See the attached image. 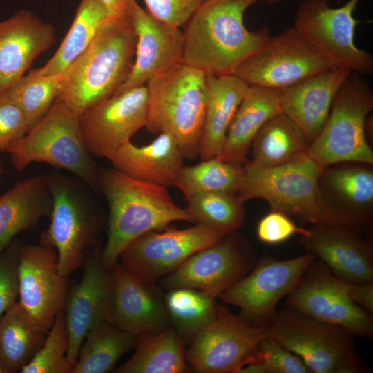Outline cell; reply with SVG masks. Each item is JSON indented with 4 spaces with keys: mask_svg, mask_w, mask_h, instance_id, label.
Segmentation results:
<instances>
[{
    "mask_svg": "<svg viewBox=\"0 0 373 373\" xmlns=\"http://www.w3.org/2000/svg\"><path fill=\"white\" fill-rule=\"evenodd\" d=\"M260 0H204L183 32L182 62L207 74L232 75L237 66L269 39L265 26L251 31L246 10Z\"/></svg>",
    "mask_w": 373,
    "mask_h": 373,
    "instance_id": "6da1fadb",
    "label": "cell"
},
{
    "mask_svg": "<svg viewBox=\"0 0 373 373\" xmlns=\"http://www.w3.org/2000/svg\"><path fill=\"white\" fill-rule=\"evenodd\" d=\"M97 182L109 207L107 241L100 254L102 264L109 271L122 251L138 237L162 230L173 222H195L186 208L174 202L166 187L133 178L114 169L98 172Z\"/></svg>",
    "mask_w": 373,
    "mask_h": 373,
    "instance_id": "7a4b0ae2",
    "label": "cell"
},
{
    "mask_svg": "<svg viewBox=\"0 0 373 373\" xmlns=\"http://www.w3.org/2000/svg\"><path fill=\"white\" fill-rule=\"evenodd\" d=\"M135 46L129 15L107 19L87 48L63 72L56 100L79 116L114 95L129 74Z\"/></svg>",
    "mask_w": 373,
    "mask_h": 373,
    "instance_id": "3957f363",
    "label": "cell"
},
{
    "mask_svg": "<svg viewBox=\"0 0 373 373\" xmlns=\"http://www.w3.org/2000/svg\"><path fill=\"white\" fill-rule=\"evenodd\" d=\"M146 126L154 134L168 133L184 158L200 153L207 99V73L184 62L153 77L146 84Z\"/></svg>",
    "mask_w": 373,
    "mask_h": 373,
    "instance_id": "277c9868",
    "label": "cell"
},
{
    "mask_svg": "<svg viewBox=\"0 0 373 373\" xmlns=\"http://www.w3.org/2000/svg\"><path fill=\"white\" fill-rule=\"evenodd\" d=\"M323 169L307 153L274 167H259L248 162L242 166L237 196L242 203L262 199L271 211L312 226L338 227L321 198L318 179Z\"/></svg>",
    "mask_w": 373,
    "mask_h": 373,
    "instance_id": "5b68a950",
    "label": "cell"
},
{
    "mask_svg": "<svg viewBox=\"0 0 373 373\" xmlns=\"http://www.w3.org/2000/svg\"><path fill=\"white\" fill-rule=\"evenodd\" d=\"M6 151L18 171L43 162L70 171L94 189H99L98 172L84 142L79 116L59 101L55 100L48 113Z\"/></svg>",
    "mask_w": 373,
    "mask_h": 373,
    "instance_id": "8992f818",
    "label": "cell"
},
{
    "mask_svg": "<svg viewBox=\"0 0 373 373\" xmlns=\"http://www.w3.org/2000/svg\"><path fill=\"white\" fill-rule=\"evenodd\" d=\"M373 109V90L361 74L352 72L337 92L322 131L307 154L321 166L341 162L373 164L367 138V119Z\"/></svg>",
    "mask_w": 373,
    "mask_h": 373,
    "instance_id": "52a82bcc",
    "label": "cell"
},
{
    "mask_svg": "<svg viewBox=\"0 0 373 373\" xmlns=\"http://www.w3.org/2000/svg\"><path fill=\"white\" fill-rule=\"evenodd\" d=\"M267 329L269 336L298 356L311 373L364 372L354 336L343 327L287 307L275 314Z\"/></svg>",
    "mask_w": 373,
    "mask_h": 373,
    "instance_id": "ba28073f",
    "label": "cell"
},
{
    "mask_svg": "<svg viewBox=\"0 0 373 373\" xmlns=\"http://www.w3.org/2000/svg\"><path fill=\"white\" fill-rule=\"evenodd\" d=\"M336 66L293 26L271 36L232 75L249 86L279 90Z\"/></svg>",
    "mask_w": 373,
    "mask_h": 373,
    "instance_id": "9c48e42d",
    "label": "cell"
},
{
    "mask_svg": "<svg viewBox=\"0 0 373 373\" xmlns=\"http://www.w3.org/2000/svg\"><path fill=\"white\" fill-rule=\"evenodd\" d=\"M267 325H257L217 305L213 319L191 337L189 363L202 373H237L253 361Z\"/></svg>",
    "mask_w": 373,
    "mask_h": 373,
    "instance_id": "30bf717a",
    "label": "cell"
},
{
    "mask_svg": "<svg viewBox=\"0 0 373 373\" xmlns=\"http://www.w3.org/2000/svg\"><path fill=\"white\" fill-rule=\"evenodd\" d=\"M227 231L204 223L184 229L149 231L128 245L119 258L122 266L140 281L155 285L190 256L225 236Z\"/></svg>",
    "mask_w": 373,
    "mask_h": 373,
    "instance_id": "8fae6325",
    "label": "cell"
},
{
    "mask_svg": "<svg viewBox=\"0 0 373 373\" xmlns=\"http://www.w3.org/2000/svg\"><path fill=\"white\" fill-rule=\"evenodd\" d=\"M360 1L348 0L339 8H332L328 0H303L294 26L337 66L370 75L373 71V57L355 44L360 21L354 12Z\"/></svg>",
    "mask_w": 373,
    "mask_h": 373,
    "instance_id": "7c38bea8",
    "label": "cell"
},
{
    "mask_svg": "<svg viewBox=\"0 0 373 373\" xmlns=\"http://www.w3.org/2000/svg\"><path fill=\"white\" fill-rule=\"evenodd\" d=\"M351 283L314 260L286 296L287 307L343 327L354 336L371 338L372 315L352 301Z\"/></svg>",
    "mask_w": 373,
    "mask_h": 373,
    "instance_id": "4fadbf2b",
    "label": "cell"
},
{
    "mask_svg": "<svg viewBox=\"0 0 373 373\" xmlns=\"http://www.w3.org/2000/svg\"><path fill=\"white\" fill-rule=\"evenodd\" d=\"M316 256L309 252L289 260L264 256L253 269L219 297L239 307L246 321L267 325L279 301L296 285Z\"/></svg>",
    "mask_w": 373,
    "mask_h": 373,
    "instance_id": "5bb4252c",
    "label": "cell"
},
{
    "mask_svg": "<svg viewBox=\"0 0 373 373\" xmlns=\"http://www.w3.org/2000/svg\"><path fill=\"white\" fill-rule=\"evenodd\" d=\"M256 265L253 248L230 232L216 243L190 256L166 275L164 288H191L216 298L246 276Z\"/></svg>",
    "mask_w": 373,
    "mask_h": 373,
    "instance_id": "9a60e30c",
    "label": "cell"
},
{
    "mask_svg": "<svg viewBox=\"0 0 373 373\" xmlns=\"http://www.w3.org/2000/svg\"><path fill=\"white\" fill-rule=\"evenodd\" d=\"M48 182L50 224L41 235V242L57 250L59 272L68 278L83 265L85 249L97 238L99 221L69 181L57 175H48Z\"/></svg>",
    "mask_w": 373,
    "mask_h": 373,
    "instance_id": "2e32d148",
    "label": "cell"
},
{
    "mask_svg": "<svg viewBox=\"0 0 373 373\" xmlns=\"http://www.w3.org/2000/svg\"><path fill=\"white\" fill-rule=\"evenodd\" d=\"M148 102L144 85L114 95L81 114L80 131L89 153L109 160L146 126Z\"/></svg>",
    "mask_w": 373,
    "mask_h": 373,
    "instance_id": "e0dca14e",
    "label": "cell"
},
{
    "mask_svg": "<svg viewBox=\"0 0 373 373\" xmlns=\"http://www.w3.org/2000/svg\"><path fill=\"white\" fill-rule=\"evenodd\" d=\"M18 280L20 304L48 332L68 294L66 278L59 272L55 249L41 242L21 247Z\"/></svg>",
    "mask_w": 373,
    "mask_h": 373,
    "instance_id": "ac0fdd59",
    "label": "cell"
},
{
    "mask_svg": "<svg viewBox=\"0 0 373 373\" xmlns=\"http://www.w3.org/2000/svg\"><path fill=\"white\" fill-rule=\"evenodd\" d=\"M372 164L341 162L323 169L318 179L322 202L338 227L360 233L373 216Z\"/></svg>",
    "mask_w": 373,
    "mask_h": 373,
    "instance_id": "d6986e66",
    "label": "cell"
},
{
    "mask_svg": "<svg viewBox=\"0 0 373 373\" xmlns=\"http://www.w3.org/2000/svg\"><path fill=\"white\" fill-rule=\"evenodd\" d=\"M81 280L67 294L65 320L68 335L66 358L73 367L88 332L108 321L111 280L110 271L95 251L84 259Z\"/></svg>",
    "mask_w": 373,
    "mask_h": 373,
    "instance_id": "ffe728a7",
    "label": "cell"
},
{
    "mask_svg": "<svg viewBox=\"0 0 373 373\" xmlns=\"http://www.w3.org/2000/svg\"><path fill=\"white\" fill-rule=\"evenodd\" d=\"M129 17L136 35L135 59L115 95L144 86L153 77L182 62L184 39L180 28L156 19L137 3Z\"/></svg>",
    "mask_w": 373,
    "mask_h": 373,
    "instance_id": "44dd1931",
    "label": "cell"
},
{
    "mask_svg": "<svg viewBox=\"0 0 373 373\" xmlns=\"http://www.w3.org/2000/svg\"><path fill=\"white\" fill-rule=\"evenodd\" d=\"M111 300L108 321L117 327L139 336L157 333L169 327V316L154 285L144 283L117 262L110 270Z\"/></svg>",
    "mask_w": 373,
    "mask_h": 373,
    "instance_id": "7402d4cb",
    "label": "cell"
},
{
    "mask_svg": "<svg viewBox=\"0 0 373 373\" xmlns=\"http://www.w3.org/2000/svg\"><path fill=\"white\" fill-rule=\"evenodd\" d=\"M55 41V30L30 10L21 9L0 21V94L26 73Z\"/></svg>",
    "mask_w": 373,
    "mask_h": 373,
    "instance_id": "603a6c76",
    "label": "cell"
},
{
    "mask_svg": "<svg viewBox=\"0 0 373 373\" xmlns=\"http://www.w3.org/2000/svg\"><path fill=\"white\" fill-rule=\"evenodd\" d=\"M351 73L345 67L336 66L279 89L282 113L300 128L309 144L322 131L333 100Z\"/></svg>",
    "mask_w": 373,
    "mask_h": 373,
    "instance_id": "cb8c5ba5",
    "label": "cell"
},
{
    "mask_svg": "<svg viewBox=\"0 0 373 373\" xmlns=\"http://www.w3.org/2000/svg\"><path fill=\"white\" fill-rule=\"evenodd\" d=\"M300 241L337 277L352 283L373 282L372 247L358 233L342 227L312 226Z\"/></svg>",
    "mask_w": 373,
    "mask_h": 373,
    "instance_id": "d4e9b609",
    "label": "cell"
},
{
    "mask_svg": "<svg viewBox=\"0 0 373 373\" xmlns=\"http://www.w3.org/2000/svg\"><path fill=\"white\" fill-rule=\"evenodd\" d=\"M184 159L174 138L160 133L145 146L125 143L109 160L114 169L129 177L168 188L175 186Z\"/></svg>",
    "mask_w": 373,
    "mask_h": 373,
    "instance_id": "484cf974",
    "label": "cell"
},
{
    "mask_svg": "<svg viewBox=\"0 0 373 373\" xmlns=\"http://www.w3.org/2000/svg\"><path fill=\"white\" fill-rule=\"evenodd\" d=\"M278 93L277 89L249 86L217 157L228 163L242 164L259 131L270 119L282 113Z\"/></svg>",
    "mask_w": 373,
    "mask_h": 373,
    "instance_id": "4316f807",
    "label": "cell"
},
{
    "mask_svg": "<svg viewBox=\"0 0 373 373\" xmlns=\"http://www.w3.org/2000/svg\"><path fill=\"white\" fill-rule=\"evenodd\" d=\"M51 210L48 175L23 180L0 195V254L17 233L50 216Z\"/></svg>",
    "mask_w": 373,
    "mask_h": 373,
    "instance_id": "83f0119b",
    "label": "cell"
},
{
    "mask_svg": "<svg viewBox=\"0 0 373 373\" xmlns=\"http://www.w3.org/2000/svg\"><path fill=\"white\" fill-rule=\"evenodd\" d=\"M207 99L200 156L217 157L249 85L234 75L207 74Z\"/></svg>",
    "mask_w": 373,
    "mask_h": 373,
    "instance_id": "f1b7e54d",
    "label": "cell"
},
{
    "mask_svg": "<svg viewBox=\"0 0 373 373\" xmlns=\"http://www.w3.org/2000/svg\"><path fill=\"white\" fill-rule=\"evenodd\" d=\"M24 309L15 303L0 318V361L4 373L28 364L42 346L46 334Z\"/></svg>",
    "mask_w": 373,
    "mask_h": 373,
    "instance_id": "f546056e",
    "label": "cell"
},
{
    "mask_svg": "<svg viewBox=\"0 0 373 373\" xmlns=\"http://www.w3.org/2000/svg\"><path fill=\"white\" fill-rule=\"evenodd\" d=\"M133 356L117 373H183L187 371L182 337L169 327L137 336Z\"/></svg>",
    "mask_w": 373,
    "mask_h": 373,
    "instance_id": "4dcf8cb0",
    "label": "cell"
},
{
    "mask_svg": "<svg viewBox=\"0 0 373 373\" xmlns=\"http://www.w3.org/2000/svg\"><path fill=\"white\" fill-rule=\"evenodd\" d=\"M309 142L300 128L280 113L259 131L251 144V164L274 167L307 153Z\"/></svg>",
    "mask_w": 373,
    "mask_h": 373,
    "instance_id": "1f68e13d",
    "label": "cell"
},
{
    "mask_svg": "<svg viewBox=\"0 0 373 373\" xmlns=\"http://www.w3.org/2000/svg\"><path fill=\"white\" fill-rule=\"evenodd\" d=\"M111 16L99 0H81L59 47L42 67L35 71L44 76L62 73L87 48L102 23Z\"/></svg>",
    "mask_w": 373,
    "mask_h": 373,
    "instance_id": "d6a6232c",
    "label": "cell"
},
{
    "mask_svg": "<svg viewBox=\"0 0 373 373\" xmlns=\"http://www.w3.org/2000/svg\"><path fill=\"white\" fill-rule=\"evenodd\" d=\"M70 373H106L137 341V336L106 321L90 329Z\"/></svg>",
    "mask_w": 373,
    "mask_h": 373,
    "instance_id": "836d02e7",
    "label": "cell"
},
{
    "mask_svg": "<svg viewBox=\"0 0 373 373\" xmlns=\"http://www.w3.org/2000/svg\"><path fill=\"white\" fill-rule=\"evenodd\" d=\"M242 166L217 157L194 166H184L175 186L186 200L195 194L220 192L237 195L242 178Z\"/></svg>",
    "mask_w": 373,
    "mask_h": 373,
    "instance_id": "e575fe53",
    "label": "cell"
},
{
    "mask_svg": "<svg viewBox=\"0 0 373 373\" xmlns=\"http://www.w3.org/2000/svg\"><path fill=\"white\" fill-rule=\"evenodd\" d=\"M170 322L182 337H192L213 318L215 298L191 288L170 289L165 299Z\"/></svg>",
    "mask_w": 373,
    "mask_h": 373,
    "instance_id": "d590c367",
    "label": "cell"
},
{
    "mask_svg": "<svg viewBox=\"0 0 373 373\" xmlns=\"http://www.w3.org/2000/svg\"><path fill=\"white\" fill-rule=\"evenodd\" d=\"M63 79V73L44 76L33 69L7 90L23 112L30 129L50 110Z\"/></svg>",
    "mask_w": 373,
    "mask_h": 373,
    "instance_id": "8d00e7d4",
    "label": "cell"
},
{
    "mask_svg": "<svg viewBox=\"0 0 373 373\" xmlns=\"http://www.w3.org/2000/svg\"><path fill=\"white\" fill-rule=\"evenodd\" d=\"M186 209L195 222L235 231L245 219L244 203L237 195L220 192L195 194L186 199Z\"/></svg>",
    "mask_w": 373,
    "mask_h": 373,
    "instance_id": "74e56055",
    "label": "cell"
},
{
    "mask_svg": "<svg viewBox=\"0 0 373 373\" xmlns=\"http://www.w3.org/2000/svg\"><path fill=\"white\" fill-rule=\"evenodd\" d=\"M68 346V335L63 308L57 313L41 348L20 372L70 373L72 366L66 358Z\"/></svg>",
    "mask_w": 373,
    "mask_h": 373,
    "instance_id": "f35d334b",
    "label": "cell"
},
{
    "mask_svg": "<svg viewBox=\"0 0 373 373\" xmlns=\"http://www.w3.org/2000/svg\"><path fill=\"white\" fill-rule=\"evenodd\" d=\"M254 359L265 373H311L298 356L269 336L260 342Z\"/></svg>",
    "mask_w": 373,
    "mask_h": 373,
    "instance_id": "ab89813d",
    "label": "cell"
},
{
    "mask_svg": "<svg viewBox=\"0 0 373 373\" xmlns=\"http://www.w3.org/2000/svg\"><path fill=\"white\" fill-rule=\"evenodd\" d=\"M26 117L7 91L0 94V151L21 139L29 131Z\"/></svg>",
    "mask_w": 373,
    "mask_h": 373,
    "instance_id": "60d3db41",
    "label": "cell"
},
{
    "mask_svg": "<svg viewBox=\"0 0 373 373\" xmlns=\"http://www.w3.org/2000/svg\"><path fill=\"white\" fill-rule=\"evenodd\" d=\"M308 233L309 229L298 227L290 216L271 210L260 219L256 229L258 238L268 245L283 243L295 234Z\"/></svg>",
    "mask_w": 373,
    "mask_h": 373,
    "instance_id": "b9f144b4",
    "label": "cell"
},
{
    "mask_svg": "<svg viewBox=\"0 0 373 373\" xmlns=\"http://www.w3.org/2000/svg\"><path fill=\"white\" fill-rule=\"evenodd\" d=\"M156 19L180 28L186 23L204 0H144Z\"/></svg>",
    "mask_w": 373,
    "mask_h": 373,
    "instance_id": "7bdbcfd3",
    "label": "cell"
},
{
    "mask_svg": "<svg viewBox=\"0 0 373 373\" xmlns=\"http://www.w3.org/2000/svg\"><path fill=\"white\" fill-rule=\"evenodd\" d=\"M19 249L11 254H0V318L15 303L19 295Z\"/></svg>",
    "mask_w": 373,
    "mask_h": 373,
    "instance_id": "ee69618b",
    "label": "cell"
},
{
    "mask_svg": "<svg viewBox=\"0 0 373 373\" xmlns=\"http://www.w3.org/2000/svg\"><path fill=\"white\" fill-rule=\"evenodd\" d=\"M350 296L353 302L373 314V282L351 283Z\"/></svg>",
    "mask_w": 373,
    "mask_h": 373,
    "instance_id": "f6af8a7d",
    "label": "cell"
},
{
    "mask_svg": "<svg viewBox=\"0 0 373 373\" xmlns=\"http://www.w3.org/2000/svg\"><path fill=\"white\" fill-rule=\"evenodd\" d=\"M113 16L129 15L136 0H99Z\"/></svg>",
    "mask_w": 373,
    "mask_h": 373,
    "instance_id": "bcb514c9",
    "label": "cell"
},
{
    "mask_svg": "<svg viewBox=\"0 0 373 373\" xmlns=\"http://www.w3.org/2000/svg\"><path fill=\"white\" fill-rule=\"evenodd\" d=\"M265 1L269 3H276V2H278V1H281L283 0H265ZM335 1H336L338 3H341L343 0H335Z\"/></svg>",
    "mask_w": 373,
    "mask_h": 373,
    "instance_id": "7dc6e473",
    "label": "cell"
},
{
    "mask_svg": "<svg viewBox=\"0 0 373 373\" xmlns=\"http://www.w3.org/2000/svg\"><path fill=\"white\" fill-rule=\"evenodd\" d=\"M2 172H3V164L0 158V175L2 173Z\"/></svg>",
    "mask_w": 373,
    "mask_h": 373,
    "instance_id": "c3c4849f",
    "label": "cell"
},
{
    "mask_svg": "<svg viewBox=\"0 0 373 373\" xmlns=\"http://www.w3.org/2000/svg\"><path fill=\"white\" fill-rule=\"evenodd\" d=\"M0 373H4V371L3 370V367L1 363V361H0Z\"/></svg>",
    "mask_w": 373,
    "mask_h": 373,
    "instance_id": "681fc988",
    "label": "cell"
}]
</instances>
